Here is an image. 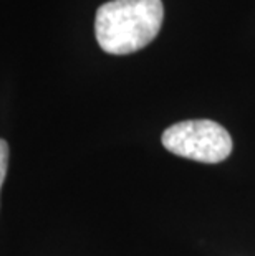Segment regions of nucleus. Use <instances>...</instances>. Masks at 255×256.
Masks as SVG:
<instances>
[{"label": "nucleus", "instance_id": "2", "mask_svg": "<svg viewBox=\"0 0 255 256\" xmlns=\"http://www.w3.org/2000/svg\"><path fill=\"white\" fill-rule=\"evenodd\" d=\"M161 142L172 154L202 164H219L232 152L230 134L209 119L172 124L162 132Z\"/></svg>", "mask_w": 255, "mask_h": 256}, {"label": "nucleus", "instance_id": "3", "mask_svg": "<svg viewBox=\"0 0 255 256\" xmlns=\"http://www.w3.org/2000/svg\"><path fill=\"white\" fill-rule=\"evenodd\" d=\"M7 167H9V144L7 140L0 139V188L7 176Z\"/></svg>", "mask_w": 255, "mask_h": 256}, {"label": "nucleus", "instance_id": "1", "mask_svg": "<svg viewBox=\"0 0 255 256\" xmlns=\"http://www.w3.org/2000/svg\"><path fill=\"white\" fill-rule=\"evenodd\" d=\"M162 20L161 0H110L96 10V42L110 55H129L154 40Z\"/></svg>", "mask_w": 255, "mask_h": 256}]
</instances>
